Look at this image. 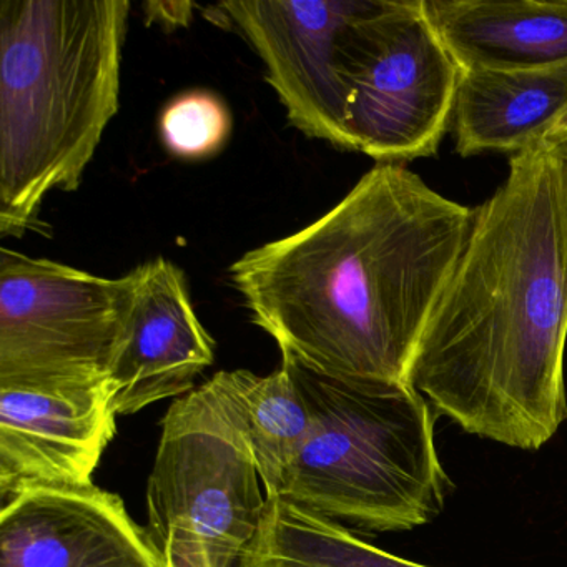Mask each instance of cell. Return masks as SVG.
Returning <instances> with one entry per match:
<instances>
[{"label": "cell", "mask_w": 567, "mask_h": 567, "mask_svg": "<svg viewBox=\"0 0 567 567\" xmlns=\"http://www.w3.org/2000/svg\"><path fill=\"white\" fill-rule=\"evenodd\" d=\"M473 220L474 208L403 164H378L323 217L245 254L230 277L281 357L328 377L410 384Z\"/></svg>", "instance_id": "cell-1"}, {"label": "cell", "mask_w": 567, "mask_h": 567, "mask_svg": "<svg viewBox=\"0 0 567 567\" xmlns=\"http://www.w3.org/2000/svg\"><path fill=\"white\" fill-rule=\"evenodd\" d=\"M567 148L513 155L474 208L410 384L466 433L536 451L567 420Z\"/></svg>", "instance_id": "cell-2"}, {"label": "cell", "mask_w": 567, "mask_h": 567, "mask_svg": "<svg viewBox=\"0 0 567 567\" xmlns=\"http://www.w3.org/2000/svg\"><path fill=\"white\" fill-rule=\"evenodd\" d=\"M128 0L0 2V234L81 185L118 112Z\"/></svg>", "instance_id": "cell-3"}, {"label": "cell", "mask_w": 567, "mask_h": 567, "mask_svg": "<svg viewBox=\"0 0 567 567\" xmlns=\"http://www.w3.org/2000/svg\"><path fill=\"white\" fill-rule=\"evenodd\" d=\"M281 363L311 414V434L281 499L367 530H410L443 511L450 480L431 404L411 384L328 377Z\"/></svg>", "instance_id": "cell-4"}, {"label": "cell", "mask_w": 567, "mask_h": 567, "mask_svg": "<svg viewBox=\"0 0 567 567\" xmlns=\"http://www.w3.org/2000/svg\"><path fill=\"white\" fill-rule=\"evenodd\" d=\"M224 371L172 404L148 477L152 539L168 567H237L268 506Z\"/></svg>", "instance_id": "cell-5"}, {"label": "cell", "mask_w": 567, "mask_h": 567, "mask_svg": "<svg viewBox=\"0 0 567 567\" xmlns=\"http://www.w3.org/2000/svg\"><path fill=\"white\" fill-rule=\"evenodd\" d=\"M343 75L351 151L378 164L436 154L453 122L461 68L423 0H363L344 35Z\"/></svg>", "instance_id": "cell-6"}, {"label": "cell", "mask_w": 567, "mask_h": 567, "mask_svg": "<svg viewBox=\"0 0 567 567\" xmlns=\"http://www.w3.org/2000/svg\"><path fill=\"white\" fill-rule=\"evenodd\" d=\"M134 278L0 250V386L105 381Z\"/></svg>", "instance_id": "cell-7"}, {"label": "cell", "mask_w": 567, "mask_h": 567, "mask_svg": "<svg viewBox=\"0 0 567 567\" xmlns=\"http://www.w3.org/2000/svg\"><path fill=\"white\" fill-rule=\"evenodd\" d=\"M361 4L363 0H237L218 6L260 55L288 121L308 137L347 151L350 89L343 45Z\"/></svg>", "instance_id": "cell-8"}, {"label": "cell", "mask_w": 567, "mask_h": 567, "mask_svg": "<svg viewBox=\"0 0 567 567\" xmlns=\"http://www.w3.org/2000/svg\"><path fill=\"white\" fill-rule=\"evenodd\" d=\"M105 381L0 386V501L85 489L115 434Z\"/></svg>", "instance_id": "cell-9"}, {"label": "cell", "mask_w": 567, "mask_h": 567, "mask_svg": "<svg viewBox=\"0 0 567 567\" xmlns=\"http://www.w3.org/2000/svg\"><path fill=\"white\" fill-rule=\"evenodd\" d=\"M131 274V305L105 373L117 416L190 393L215 360L214 340L195 313L184 271L155 258Z\"/></svg>", "instance_id": "cell-10"}, {"label": "cell", "mask_w": 567, "mask_h": 567, "mask_svg": "<svg viewBox=\"0 0 567 567\" xmlns=\"http://www.w3.org/2000/svg\"><path fill=\"white\" fill-rule=\"evenodd\" d=\"M0 567H168L117 494L31 491L2 504Z\"/></svg>", "instance_id": "cell-11"}, {"label": "cell", "mask_w": 567, "mask_h": 567, "mask_svg": "<svg viewBox=\"0 0 567 567\" xmlns=\"http://www.w3.org/2000/svg\"><path fill=\"white\" fill-rule=\"evenodd\" d=\"M423 8L461 71L567 61V0H423Z\"/></svg>", "instance_id": "cell-12"}, {"label": "cell", "mask_w": 567, "mask_h": 567, "mask_svg": "<svg viewBox=\"0 0 567 567\" xmlns=\"http://www.w3.org/2000/svg\"><path fill=\"white\" fill-rule=\"evenodd\" d=\"M567 111V61L546 68L461 71L451 131L463 157L520 154Z\"/></svg>", "instance_id": "cell-13"}, {"label": "cell", "mask_w": 567, "mask_h": 567, "mask_svg": "<svg viewBox=\"0 0 567 567\" xmlns=\"http://www.w3.org/2000/svg\"><path fill=\"white\" fill-rule=\"evenodd\" d=\"M224 378L244 414L267 497H281L311 434V414L303 394L284 363L268 377L235 370L224 371Z\"/></svg>", "instance_id": "cell-14"}, {"label": "cell", "mask_w": 567, "mask_h": 567, "mask_svg": "<svg viewBox=\"0 0 567 567\" xmlns=\"http://www.w3.org/2000/svg\"><path fill=\"white\" fill-rule=\"evenodd\" d=\"M237 567H430L358 539L337 520L290 501L268 499L257 536Z\"/></svg>", "instance_id": "cell-15"}, {"label": "cell", "mask_w": 567, "mask_h": 567, "mask_svg": "<svg viewBox=\"0 0 567 567\" xmlns=\"http://www.w3.org/2000/svg\"><path fill=\"white\" fill-rule=\"evenodd\" d=\"M227 105L205 91L185 92L175 97L161 115V137L175 157L197 161L220 151L230 135Z\"/></svg>", "instance_id": "cell-16"}, {"label": "cell", "mask_w": 567, "mask_h": 567, "mask_svg": "<svg viewBox=\"0 0 567 567\" xmlns=\"http://www.w3.org/2000/svg\"><path fill=\"white\" fill-rule=\"evenodd\" d=\"M152 9H157L158 14H152L151 18H157L158 21L164 22L167 25H187L190 22L192 12L190 9L194 8L192 4H185V2H174V4H165L167 9H174V14L172 12H165L162 9L161 2H151Z\"/></svg>", "instance_id": "cell-17"}, {"label": "cell", "mask_w": 567, "mask_h": 567, "mask_svg": "<svg viewBox=\"0 0 567 567\" xmlns=\"http://www.w3.org/2000/svg\"><path fill=\"white\" fill-rule=\"evenodd\" d=\"M564 137H567V111H564L560 117L554 122L553 127L547 132L546 138L543 142H559Z\"/></svg>", "instance_id": "cell-18"}, {"label": "cell", "mask_w": 567, "mask_h": 567, "mask_svg": "<svg viewBox=\"0 0 567 567\" xmlns=\"http://www.w3.org/2000/svg\"><path fill=\"white\" fill-rule=\"evenodd\" d=\"M553 144H563L564 147L567 148V137H564L563 141H559V142H553Z\"/></svg>", "instance_id": "cell-19"}]
</instances>
